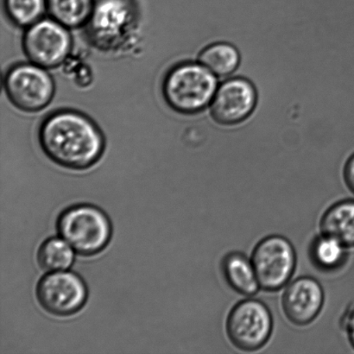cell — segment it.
I'll return each mask as SVG.
<instances>
[{
	"mask_svg": "<svg viewBox=\"0 0 354 354\" xmlns=\"http://www.w3.org/2000/svg\"><path fill=\"white\" fill-rule=\"evenodd\" d=\"M345 245L329 236L322 234L315 238L310 246L312 262L317 268L331 272L344 265L348 257Z\"/></svg>",
	"mask_w": 354,
	"mask_h": 354,
	"instance_id": "obj_16",
	"label": "cell"
},
{
	"mask_svg": "<svg viewBox=\"0 0 354 354\" xmlns=\"http://www.w3.org/2000/svg\"><path fill=\"white\" fill-rule=\"evenodd\" d=\"M133 0H95L88 22L90 40L100 50L117 51L136 30Z\"/></svg>",
	"mask_w": 354,
	"mask_h": 354,
	"instance_id": "obj_4",
	"label": "cell"
},
{
	"mask_svg": "<svg viewBox=\"0 0 354 354\" xmlns=\"http://www.w3.org/2000/svg\"><path fill=\"white\" fill-rule=\"evenodd\" d=\"M272 312L262 301L248 298L235 304L225 322L229 341L243 352H256L265 346L273 331Z\"/></svg>",
	"mask_w": 354,
	"mask_h": 354,
	"instance_id": "obj_5",
	"label": "cell"
},
{
	"mask_svg": "<svg viewBox=\"0 0 354 354\" xmlns=\"http://www.w3.org/2000/svg\"><path fill=\"white\" fill-rule=\"evenodd\" d=\"M262 290L275 292L289 284L297 268L296 250L281 235L267 236L253 249L251 258Z\"/></svg>",
	"mask_w": 354,
	"mask_h": 354,
	"instance_id": "obj_6",
	"label": "cell"
},
{
	"mask_svg": "<svg viewBox=\"0 0 354 354\" xmlns=\"http://www.w3.org/2000/svg\"><path fill=\"white\" fill-rule=\"evenodd\" d=\"M218 89L216 75L203 64L184 62L166 75L162 93L172 109L184 114L201 112L213 102Z\"/></svg>",
	"mask_w": 354,
	"mask_h": 354,
	"instance_id": "obj_2",
	"label": "cell"
},
{
	"mask_svg": "<svg viewBox=\"0 0 354 354\" xmlns=\"http://www.w3.org/2000/svg\"><path fill=\"white\" fill-rule=\"evenodd\" d=\"M68 29L53 19H41L28 27L23 38L27 57L44 68L60 66L71 52L72 38Z\"/></svg>",
	"mask_w": 354,
	"mask_h": 354,
	"instance_id": "obj_8",
	"label": "cell"
},
{
	"mask_svg": "<svg viewBox=\"0 0 354 354\" xmlns=\"http://www.w3.org/2000/svg\"><path fill=\"white\" fill-rule=\"evenodd\" d=\"M6 95L14 106L24 112L43 110L53 99V78L43 67L31 62L13 66L7 72Z\"/></svg>",
	"mask_w": 354,
	"mask_h": 354,
	"instance_id": "obj_7",
	"label": "cell"
},
{
	"mask_svg": "<svg viewBox=\"0 0 354 354\" xmlns=\"http://www.w3.org/2000/svg\"><path fill=\"white\" fill-rule=\"evenodd\" d=\"M37 297L48 313L55 317H69L84 306L88 290L78 275L61 270L41 279L37 287Z\"/></svg>",
	"mask_w": 354,
	"mask_h": 354,
	"instance_id": "obj_9",
	"label": "cell"
},
{
	"mask_svg": "<svg viewBox=\"0 0 354 354\" xmlns=\"http://www.w3.org/2000/svg\"><path fill=\"white\" fill-rule=\"evenodd\" d=\"M322 234L342 243L346 248H354V200L346 199L333 204L322 214Z\"/></svg>",
	"mask_w": 354,
	"mask_h": 354,
	"instance_id": "obj_12",
	"label": "cell"
},
{
	"mask_svg": "<svg viewBox=\"0 0 354 354\" xmlns=\"http://www.w3.org/2000/svg\"><path fill=\"white\" fill-rule=\"evenodd\" d=\"M221 269L228 286L242 296H254L261 289L252 260L243 253H228L222 260Z\"/></svg>",
	"mask_w": 354,
	"mask_h": 354,
	"instance_id": "obj_13",
	"label": "cell"
},
{
	"mask_svg": "<svg viewBox=\"0 0 354 354\" xmlns=\"http://www.w3.org/2000/svg\"><path fill=\"white\" fill-rule=\"evenodd\" d=\"M95 0H46L48 13L67 28H78L88 24Z\"/></svg>",
	"mask_w": 354,
	"mask_h": 354,
	"instance_id": "obj_14",
	"label": "cell"
},
{
	"mask_svg": "<svg viewBox=\"0 0 354 354\" xmlns=\"http://www.w3.org/2000/svg\"><path fill=\"white\" fill-rule=\"evenodd\" d=\"M199 60L218 77H225L238 68L241 55L234 45L216 43L204 48L200 54Z\"/></svg>",
	"mask_w": 354,
	"mask_h": 354,
	"instance_id": "obj_15",
	"label": "cell"
},
{
	"mask_svg": "<svg viewBox=\"0 0 354 354\" xmlns=\"http://www.w3.org/2000/svg\"><path fill=\"white\" fill-rule=\"evenodd\" d=\"M343 176H344L346 187L354 194V154L346 162Z\"/></svg>",
	"mask_w": 354,
	"mask_h": 354,
	"instance_id": "obj_20",
	"label": "cell"
},
{
	"mask_svg": "<svg viewBox=\"0 0 354 354\" xmlns=\"http://www.w3.org/2000/svg\"><path fill=\"white\" fill-rule=\"evenodd\" d=\"M73 248L64 239L51 238L41 245L37 261L41 269L55 272L67 270L74 262Z\"/></svg>",
	"mask_w": 354,
	"mask_h": 354,
	"instance_id": "obj_17",
	"label": "cell"
},
{
	"mask_svg": "<svg viewBox=\"0 0 354 354\" xmlns=\"http://www.w3.org/2000/svg\"><path fill=\"white\" fill-rule=\"evenodd\" d=\"M344 328L350 345L354 349V305L346 314Z\"/></svg>",
	"mask_w": 354,
	"mask_h": 354,
	"instance_id": "obj_19",
	"label": "cell"
},
{
	"mask_svg": "<svg viewBox=\"0 0 354 354\" xmlns=\"http://www.w3.org/2000/svg\"><path fill=\"white\" fill-rule=\"evenodd\" d=\"M324 301L322 284L314 277H300L288 284L282 297V308L291 324L304 327L319 317Z\"/></svg>",
	"mask_w": 354,
	"mask_h": 354,
	"instance_id": "obj_11",
	"label": "cell"
},
{
	"mask_svg": "<svg viewBox=\"0 0 354 354\" xmlns=\"http://www.w3.org/2000/svg\"><path fill=\"white\" fill-rule=\"evenodd\" d=\"M39 141L52 162L75 171L92 167L105 150L99 127L88 116L72 110L48 116L41 124Z\"/></svg>",
	"mask_w": 354,
	"mask_h": 354,
	"instance_id": "obj_1",
	"label": "cell"
},
{
	"mask_svg": "<svg viewBox=\"0 0 354 354\" xmlns=\"http://www.w3.org/2000/svg\"><path fill=\"white\" fill-rule=\"evenodd\" d=\"M7 17L19 27H30L41 20L46 0H5Z\"/></svg>",
	"mask_w": 354,
	"mask_h": 354,
	"instance_id": "obj_18",
	"label": "cell"
},
{
	"mask_svg": "<svg viewBox=\"0 0 354 354\" xmlns=\"http://www.w3.org/2000/svg\"><path fill=\"white\" fill-rule=\"evenodd\" d=\"M258 95L255 86L245 78H232L222 83L211 103V114L217 123L234 126L245 121L254 111Z\"/></svg>",
	"mask_w": 354,
	"mask_h": 354,
	"instance_id": "obj_10",
	"label": "cell"
},
{
	"mask_svg": "<svg viewBox=\"0 0 354 354\" xmlns=\"http://www.w3.org/2000/svg\"><path fill=\"white\" fill-rule=\"evenodd\" d=\"M57 230L61 237L82 256L98 254L112 237L109 217L92 205H75L62 212L57 220Z\"/></svg>",
	"mask_w": 354,
	"mask_h": 354,
	"instance_id": "obj_3",
	"label": "cell"
}]
</instances>
